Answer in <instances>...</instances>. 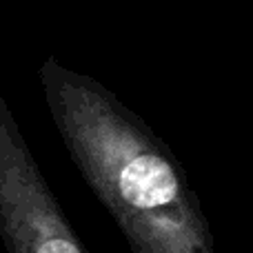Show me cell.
<instances>
[{
  "mask_svg": "<svg viewBox=\"0 0 253 253\" xmlns=\"http://www.w3.org/2000/svg\"><path fill=\"white\" fill-rule=\"evenodd\" d=\"M0 240L7 253H87L0 91Z\"/></svg>",
  "mask_w": 253,
  "mask_h": 253,
  "instance_id": "obj_2",
  "label": "cell"
},
{
  "mask_svg": "<svg viewBox=\"0 0 253 253\" xmlns=\"http://www.w3.org/2000/svg\"><path fill=\"white\" fill-rule=\"evenodd\" d=\"M40 84L71 162L131 253H215L184 165L135 111L96 78L53 58L40 69Z\"/></svg>",
  "mask_w": 253,
  "mask_h": 253,
  "instance_id": "obj_1",
  "label": "cell"
}]
</instances>
